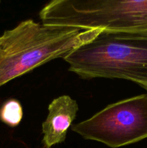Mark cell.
Here are the masks:
<instances>
[{"label":"cell","mask_w":147,"mask_h":148,"mask_svg":"<svg viewBox=\"0 0 147 148\" xmlns=\"http://www.w3.org/2000/svg\"><path fill=\"white\" fill-rule=\"evenodd\" d=\"M39 15L49 25L147 34V0H55Z\"/></svg>","instance_id":"cell-3"},{"label":"cell","mask_w":147,"mask_h":148,"mask_svg":"<svg viewBox=\"0 0 147 148\" xmlns=\"http://www.w3.org/2000/svg\"><path fill=\"white\" fill-rule=\"evenodd\" d=\"M102 30L20 23L0 36V87L57 58H64Z\"/></svg>","instance_id":"cell-1"},{"label":"cell","mask_w":147,"mask_h":148,"mask_svg":"<svg viewBox=\"0 0 147 148\" xmlns=\"http://www.w3.org/2000/svg\"><path fill=\"white\" fill-rule=\"evenodd\" d=\"M22 107L18 101L10 99L4 103L0 108V119L8 126L14 127L22 121Z\"/></svg>","instance_id":"cell-6"},{"label":"cell","mask_w":147,"mask_h":148,"mask_svg":"<svg viewBox=\"0 0 147 148\" xmlns=\"http://www.w3.org/2000/svg\"><path fill=\"white\" fill-rule=\"evenodd\" d=\"M72 131L85 140L112 148L147 138V93L108 106L91 118L74 124Z\"/></svg>","instance_id":"cell-4"},{"label":"cell","mask_w":147,"mask_h":148,"mask_svg":"<svg viewBox=\"0 0 147 148\" xmlns=\"http://www.w3.org/2000/svg\"><path fill=\"white\" fill-rule=\"evenodd\" d=\"M142 88H144V89H145L146 90V92H147V85H144V86H143Z\"/></svg>","instance_id":"cell-7"},{"label":"cell","mask_w":147,"mask_h":148,"mask_svg":"<svg viewBox=\"0 0 147 148\" xmlns=\"http://www.w3.org/2000/svg\"><path fill=\"white\" fill-rule=\"evenodd\" d=\"M78 110L77 103L69 95H61L50 103L48 115L42 125L43 148H50L65 141Z\"/></svg>","instance_id":"cell-5"},{"label":"cell","mask_w":147,"mask_h":148,"mask_svg":"<svg viewBox=\"0 0 147 148\" xmlns=\"http://www.w3.org/2000/svg\"><path fill=\"white\" fill-rule=\"evenodd\" d=\"M69 70L83 79L117 78L147 85V34L101 31L66 55Z\"/></svg>","instance_id":"cell-2"}]
</instances>
